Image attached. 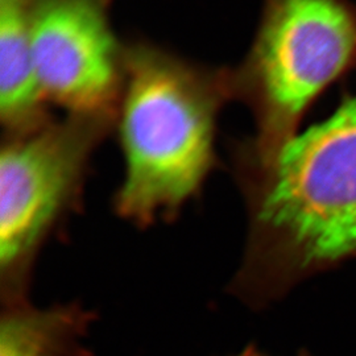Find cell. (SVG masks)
Listing matches in <instances>:
<instances>
[{"mask_svg":"<svg viewBox=\"0 0 356 356\" xmlns=\"http://www.w3.org/2000/svg\"><path fill=\"white\" fill-rule=\"evenodd\" d=\"M247 209L242 263L229 292L264 307L356 256V92L264 160L239 159Z\"/></svg>","mask_w":356,"mask_h":356,"instance_id":"1","label":"cell"},{"mask_svg":"<svg viewBox=\"0 0 356 356\" xmlns=\"http://www.w3.org/2000/svg\"><path fill=\"white\" fill-rule=\"evenodd\" d=\"M232 95V74L149 45L126 49L116 113L126 165L118 216L149 227L181 213L214 168L216 118Z\"/></svg>","mask_w":356,"mask_h":356,"instance_id":"2","label":"cell"},{"mask_svg":"<svg viewBox=\"0 0 356 356\" xmlns=\"http://www.w3.org/2000/svg\"><path fill=\"white\" fill-rule=\"evenodd\" d=\"M356 70L353 0H264L254 42L232 74L234 95L254 114L241 157L264 160L298 132L321 95Z\"/></svg>","mask_w":356,"mask_h":356,"instance_id":"3","label":"cell"},{"mask_svg":"<svg viewBox=\"0 0 356 356\" xmlns=\"http://www.w3.org/2000/svg\"><path fill=\"white\" fill-rule=\"evenodd\" d=\"M113 116L70 115L10 136L0 153L1 305L28 301L42 247L82 204L90 156Z\"/></svg>","mask_w":356,"mask_h":356,"instance_id":"4","label":"cell"},{"mask_svg":"<svg viewBox=\"0 0 356 356\" xmlns=\"http://www.w3.org/2000/svg\"><path fill=\"white\" fill-rule=\"evenodd\" d=\"M108 0H32L31 41L44 99L70 115L116 118L124 83L123 49Z\"/></svg>","mask_w":356,"mask_h":356,"instance_id":"5","label":"cell"},{"mask_svg":"<svg viewBox=\"0 0 356 356\" xmlns=\"http://www.w3.org/2000/svg\"><path fill=\"white\" fill-rule=\"evenodd\" d=\"M32 0H0V119L10 136L48 120L31 41Z\"/></svg>","mask_w":356,"mask_h":356,"instance_id":"6","label":"cell"},{"mask_svg":"<svg viewBox=\"0 0 356 356\" xmlns=\"http://www.w3.org/2000/svg\"><path fill=\"white\" fill-rule=\"evenodd\" d=\"M94 313L78 302L3 306L0 356H90L85 339Z\"/></svg>","mask_w":356,"mask_h":356,"instance_id":"7","label":"cell"},{"mask_svg":"<svg viewBox=\"0 0 356 356\" xmlns=\"http://www.w3.org/2000/svg\"><path fill=\"white\" fill-rule=\"evenodd\" d=\"M234 356H268L264 354V353H261V351H259L257 348H254V346H251V347H248V348H245L244 351L242 353H239V354H236V355Z\"/></svg>","mask_w":356,"mask_h":356,"instance_id":"8","label":"cell"},{"mask_svg":"<svg viewBox=\"0 0 356 356\" xmlns=\"http://www.w3.org/2000/svg\"><path fill=\"white\" fill-rule=\"evenodd\" d=\"M108 1H110V0H108Z\"/></svg>","mask_w":356,"mask_h":356,"instance_id":"9","label":"cell"}]
</instances>
